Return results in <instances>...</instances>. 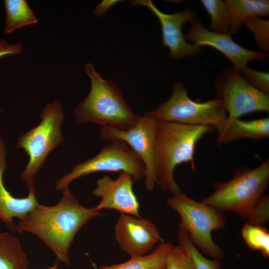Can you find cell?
<instances>
[{"label": "cell", "instance_id": "6da1fadb", "mask_svg": "<svg viewBox=\"0 0 269 269\" xmlns=\"http://www.w3.org/2000/svg\"><path fill=\"white\" fill-rule=\"evenodd\" d=\"M55 205L38 204L16 225L15 232L37 236L55 255L57 262L70 263L69 249L75 236L89 221L103 215L96 207L83 206L68 187Z\"/></svg>", "mask_w": 269, "mask_h": 269}, {"label": "cell", "instance_id": "7a4b0ae2", "mask_svg": "<svg viewBox=\"0 0 269 269\" xmlns=\"http://www.w3.org/2000/svg\"><path fill=\"white\" fill-rule=\"evenodd\" d=\"M215 130L206 126L158 122L154 149L156 185L172 194L181 192L174 177L176 167L182 163H189L195 170L196 144L205 135Z\"/></svg>", "mask_w": 269, "mask_h": 269}, {"label": "cell", "instance_id": "3957f363", "mask_svg": "<svg viewBox=\"0 0 269 269\" xmlns=\"http://www.w3.org/2000/svg\"><path fill=\"white\" fill-rule=\"evenodd\" d=\"M84 68L91 80V88L73 111L76 121L120 130L133 126L139 115L127 104L119 88L112 80L103 79L92 64L87 63Z\"/></svg>", "mask_w": 269, "mask_h": 269}, {"label": "cell", "instance_id": "277c9868", "mask_svg": "<svg viewBox=\"0 0 269 269\" xmlns=\"http://www.w3.org/2000/svg\"><path fill=\"white\" fill-rule=\"evenodd\" d=\"M269 184V159L255 168L241 167L227 181L212 183L214 192L202 202L222 212L238 213L246 219L264 195Z\"/></svg>", "mask_w": 269, "mask_h": 269}, {"label": "cell", "instance_id": "5b68a950", "mask_svg": "<svg viewBox=\"0 0 269 269\" xmlns=\"http://www.w3.org/2000/svg\"><path fill=\"white\" fill-rule=\"evenodd\" d=\"M167 204L180 216L179 228L187 235L191 242L212 259L220 261L224 253L213 241L214 230L225 227L223 212L202 201L197 202L180 192L167 199Z\"/></svg>", "mask_w": 269, "mask_h": 269}, {"label": "cell", "instance_id": "8992f818", "mask_svg": "<svg viewBox=\"0 0 269 269\" xmlns=\"http://www.w3.org/2000/svg\"><path fill=\"white\" fill-rule=\"evenodd\" d=\"M148 113L158 122L206 126L217 130L228 117L220 100L215 98L202 102L194 101L182 83H174L169 98Z\"/></svg>", "mask_w": 269, "mask_h": 269}, {"label": "cell", "instance_id": "52a82bcc", "mask_svg": "<svg viewBox=\"0 0 269 269\" xmlns=\"http://www.w3.org/2000/svg\"><path fill=\"white\" fill-rule=\"evenodd\" d=\"M40 117L39 125L19 137L16 143V146L23 149L29 156L21 175L27 185L33 182V178L48 155L64 140L61 131L64 114L59 101L47 103Z\"/></svg>", "mask_w": 269, "mask_h": 269}, {"label": "cell", "instance_id": "ba28073f", "mask_svg": "<svg viewBox=\"0 0 269 269\" xmlns=\"http://www.w3.org/2000/svg\"><path fill=\"white\" fill-rule=\"evenodd\" d=\"M110 142L93 157L74 166L70 172L57 180L56 189L62 190L73 180L97 172H125L132 176L134 182L143 178L145 168L139 157L124 141Z\"/></svg>", "mask_w": 269, "mask_h": 269}, {"label": "cell", "instance_id": "9c48e42d", "mask_svg": "<svg viewBox=\"0 0 269 269\" xmlns=\"http://www.w3.org/2000/svg\"><path fill=\"white\" fill-rule=\"evenodd\" d=\"M158 125V122L146 112L127 130L110 127L100 128L103 139L108 141H123L139 157L145 168L144 187L147 191H152L157 184L154 149Z\"/></svg>", "mask_w": 269, "mask_h": 269}, {"label": "cell", "instance_id": "30bf717a", "mask_svg": "<svg viewBox=\"0 0 269 269\" xmlns=\"http://www.w3.org/2000/svg\"><path fill=\"white\" fill-rule=\"evenodd\" d=\"M216 98L222 102L229 118L269 111V95L253 86L235 70L225 71L216 81Z\"/></svg>", "mask_w": 269, "mask_h": 269}, {"label": "cell", "instance_id": "8fae6325", "mask_svg": "<svg viewBox=\"0 0 269 269\" xmlns=\"http://www.w3.org/2000/svg\"><path fill=\"white\" fill-rule=\"evenodd\" d=\"M130 4L133 6H146L157 17L161 26L162 44L169 49L170 59H180L199 52L200 47L187 42L182 31L185 23L192 22L196 18L194 10L188 9L167 14L158 9L151 0H133Z\"/></svg>", "mask_w": 269, "mask_h": 269}, {"label": "cell", "instance_id": "7c38bea8", "mask_svg": "<svg viewBox=\"0 0 269 269\" xmlns=\"http://www.w3.org/2000/svg\"><path fill=\"white\" fill-rule=\"evenodd\" d=\"M115 238L131 257L145 255L162 241L157 227L147 219L121 214L115 226Z\"/></svg>", "mask_w": 269, "mask_h": 269}, {"label": "cell", "instance_id": "4fadbf2b", "mask_svg": "<svg viewBox=\"0 0 269 269\" xmlns=\"http://www.w3.org/2000/svg\"><path fill=\"white\" fill-rule=\"evenodd\" d=\"M184 37L199 47L210 46L219 50L231 61L234 70L238 72L248 66L250 61H264L267 57L266 52L250 50L238 44L228 33L208 30L197 18L191 22L190 28Z\"/></svg>", "mask_w": 269, "mask_h": 269}, {"label": "cell", "instance_id": "5bb4252c", "mask_svg": "<svg viewBox=\"0 0 269 269\" xmlns=\"http://www.w3.org/2000/svg\"><path fill=\"white\" fill-rule=\"evenodd\" d=\"M134 182L132 176L125 172H122L115 180L108 175L99 179L92 191L93 195L101 198L97 209L100 211L114 209L121 214L140 216L139 204L133 189Z\"/></svg>", "mask_w": 269, "mask_h": 269}, {"label": "cell", "instance_id": "9a60e30c", "mask_svg": "<svg viewBox=\"0 0 269 269\" xmlns=\"http://www.w3.org/2000/svg\"><path fill=\"white\" fill-rule=\"evenodd\" d=\"M6 146L0 135V219L9 230L15 232L16 224L13 219L22 218L38 204L35 196L34 183L27 185L28 195L24 198H16L6 189L3 181V175L6 168Z\"/></svg>", "mask_w": 269, "mask_h": 269}, {"label": "cell", "instance_id": "2e32d148", "mask_svg": "<svg viewBox=\"0 0 269 269\" xmlns=\"http://www.w3.org/2000/svg\"><path fill=\"white\" fill-rule=\"evenodd\" d=\"M217 142L226 144L241 139L260 140L269 137V118L245 121L228 117L217 130Z\"/></svg>", "mask_w": 269, "mask_h": 269}, {"label": "cell", "instance_id": "e0dca14e", "mask_svg": "<svg viewBox=\"0 0 269 269\" xmlns=\"http://www.w3.org/2000/svg\"><path fill=\"white\" fill-rule=\"evenodd\" d=\"M230 14V35L238 33L243 24L254 16H268L269 1L266 0H227L225 1Z\"/></svg>", "mask_w": 269, "mask_h": 269}, {"label": "cell", "instance_id": "ac0fdd59", "mask_svg": "<svg viewBox=\"0 0 269 269\" xmlns=\"http://www.w3.org/2000/svg\"><path fill=\"white\" fill-rule=\"evenodd\" d=\"M173 247L170 242H161L150 254L131 257L125 262L96 269H164L167 256Z\"/></svg>", "mask_w": 269, "mask_h": 269}, {"label": "cell", "instance_id": "d6986e66", "mask_svg": "<svg viewBox=\"0 0 269 269\" xmlns=\"http://www.w3.org/2000/svg\"><path fill=\"white\" fill-rule=\"evenodd\" d=\"M29 262L17 238L0 233V269H28Z\"/></svg>", "mask_w": 269, "mask_h": 269}, {"label": "cell", "instance_id": "ffe728a7", "mask_svg": "<svg viewBox=\"0 0 269 269\" xmlns=\"http://www.w3.org/2000/svg\"><path fill=\"white\" fill-rule=\"evenodd\" d=\"M6 12L4 31L10 33L23 26L37 23L38 21L25 0H5Z\"/></svg>", "mask_w": 269, "mask_h": 269}, {"label": "cell", "instance_id": "44dd1931", "mask_svg": "<svg viewBox=\"0 0 269 269\" xmlns=\"http://www.w3.org/2000/svg\"><path fill=\"white\" fill-rule=\"evenodd\" d=\"M241 235L249 248L269 257V232L263 225L247 222L242 227Z\"/></svg>", "mask_w": 269, "mask_h": 269}, {"label": "cell", "instance_id": "7402d4cb", "mask_svg": "<svg viewBox=\"0 0 269 269\" xmlns=\"http://www.w3.org/2000/svg\"><path fill=\"white\" fill-rule=\"evenodd\" d=\"M200 2L211 17V31L228 33L230 29V14L225 2L220 0H201Z\"/></svg>", "mask_w": 269, "mask_h": 269}, {"label": "cell", "instance_id": "603a6c76", "mask_svg": "<svg viewBox=\"0 0 269 269\" xmlns=\"http://www.w3.org/2000/svg\"><path fill=\"white\" fill-rule=\"evenodd\" d=\"M178 246L188 255L195 269H222L220 261L205 257L191 242L186 233L179 228Z\"/></svg>", "mask_w": 269, "mask_h": 269}, {"label": "cell", "instance_id": "cb8c5ba5", "mask_svg": "<svg viewBox=\"0 0 269 269\" xmlns=\"http://www.w3.org/2000/svg\"><path fill=\"white\" fill-rule=\"evenodd\" d=\"M253 33L259 46L266 53L269 50V21L258 16L248 18L244 23Z\"/></svg>", "mask_w": 269, "mask_h": 269}, {"label": "cell", "instance_id": "d4e9b609", "mask_svg": "<svg viewBox=\"0 0 269 269\" xmlns=\"http://www.w3.org/2000/svg\"><path fill=\"white\" fill-rule=\"evenodd\" d=\"M165 269H195L188 255L180 247L174 246L167 256Z\"/></svg>", "mask_w": 269, "mask_h": 269}, {"label": "cell", "instance_id": "484cf974", "mask_svg": "<svg viewBox=\"0 0 269 269\" xmlns=\"http://www.w3.org/2000/svg\"><path fill=\"white\" fill-rule=\"evenodd\" d=\"M244 78L260 91L269 94V72L258 71L249 68H244L241 71Z\"/></svg>", "mask_w": 269, "mask_h": 269}, {"label": "cell", "instance_id": "4316f807", "mask_svg": "<svg viewBox=\"0 0 269 269\" xmlns=\"http://www.w3.org/2000/svg\"><path fill=\"white\" fill-rule=\"evenodd\" d=\"M252 224L263 225L269 220V197L264 195L246 219Z\"/></svg>", "mask_w": 269, "mask_h": 269}, {"label": "cell", "instance_id": "83f0119b", "mask_svg": "<svg viewBox=\"0 0 269 269\" xmlns=\"http://www.w3.org/2000/svg\"><path fill=\"white\" fill-rule=\"evenodd\" d=\"M22 47L21 42L11 44L0 39V59L6 55L21 53L22 51Z\"/></svg>", "mask_w": 269, "mask_h": 269}, {"label": "cell", "instance_id": "f1b7e54d", "mask_svg": "<svg viewBox=\"0 0 269 269\" xmlns=\"http://www.w3.org/2000/svg\"><path fill=\"white\" fill-rule=\"evenodd\" d=\"M116 1L104 0L96 7L93 11V13L96 15H102L111 6V4Z\"/></svg>", "mask_w": 269, "mask_h": 269}, {"label": "cell", "instance_id": "f546056e", "mask_svg": "<svg viewBox=\"0 0 269 269\" xmlns=\"http://www.w3.org/2000/svg\"><path fill=\"white\" fill-rule=\"evenodd\" d=\"M58 263L56 262V263L54 264V265L51 267H50L46 269H58L57 267Z\"/></svg>", "mask_w": 269, "mask_h": 269}, {"label": "cell", "instance_id": "4dcf8cb0", "mask_svg": "<svg viewBox=\"0 0 269 269\" xmlns=\"http://www.w3.org/2000/svg\"></svg>", "mask_w": 269, "mask_h": 269}]
</instances>
